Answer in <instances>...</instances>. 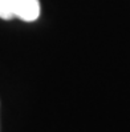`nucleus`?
I'll return each mask as SVG.
<instances>
[{
	"mask_svg": "<svg viewBox=\"0 0 130 132\" xmlns=\"http://www.w3.org/2000/svg\"><path fill=\"white\" fill-rule=\"evenodd\" d=\"M40 16V0H0V19L17 18L23 21H35Z\"/></svg>",
	"mask_w": 130,
	"mask_h": 132,
	"instance_id": "nucleus-1",
	"label": "nucleus"
}]
</instances>
